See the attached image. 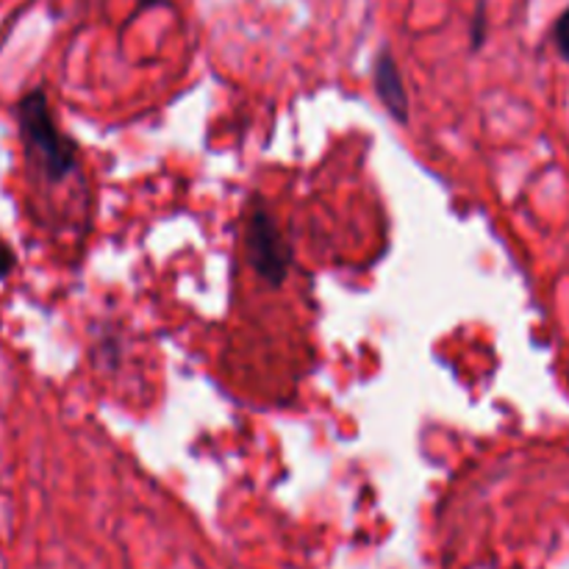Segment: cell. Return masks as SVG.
Instances as JSON below:
<instances>
[{
  "label": "cell",
  "instance_id": "3957f363",
  "mask_svg": "<svg viewBox=\"0 0 569 569\" xmlns=\"http://www.w3.org/2000/svg\"><path fill=\"white\" fill-rule=\"evenodd\" d=\"M372 87H376L378 100L383 109L395 117L398 122H409V92H406L403 76L389 50H381L372 64Z\"/></svg>",
  "mask_w": 569,
  "mask_h": 569
},
{
  "label": "cell",
  "instance_id": "277c9868",
  "mask_svg": "<svg viewBox=\"0 0 569 569\" xmlns=\"http://www.w3.org/2000/svg\"><path fill=\"white\" fill-rule=\"evenodd\" d=\"M550 39H553V48L556 53L569 64V6L556 17L553 22V31H550Z\"/></svg>",
  "mask_w": 569,
  "mask_h": 569
},
{
  "label": "cell",
  "instance_id": "52a82bcc",
  "mask_svg": "<svg viewBox=\"0 0 569 569\" xmlns=\"http://www.w3.org/2000/svg\"><path fill=\"white\" fill-rule=\"evenodd\" d=\"M139 3H142V6H159V3H164V0H139Z\"/></svg>",
  "mask_w": 569,
  "mask_h": 569
},
{
  "label": "cell",
  "instance_id": "6da1fadb",
  "mask_svg": "<svg viewBox=\"0 0 569 569\" xmlns=\"http://www.w3.org/2000/svg\"><path fill=\"white\" fill-rule=\"evenodd\" d=\"M17 122H20L22 142L28 153L39 164L48 181H64L70 172L78 170V144L56 126L44 89H31L17 103Z\"/></svg>",
  "mask_w": 569,
  "mask_h": 569
},
{
  "label": "cell",
  "instance_id": "7a4b0ae2",
  "mask_svg": "<svg viewBox=\"0 0 569 569\" xmlns=\"http://www.w3.org/2000/svg\"><path fill=\"white\" fill-rule=\"evenodd\" d=\"M244 253L261 281L281 287L292 267V248L261 198L253 200L244 222Z\"/></svg>",
  "mask_w": 569,
  "mask_h": 569
},
{
  "label": "cell",
  "instance_id": "5b68a950",
  "mask_svg": "<svg viewBox=\"0 0 569 569\" xmlns=\"http://www.w3.org/2000/svg\"><path fill=\"white\" fill-rule=\"evenodd\" d=\"M483 37H487V9L481 3L476 11V22H472V48H481Z\"/></svg>",
  "mask_w": 569,
  "mask_h": 569
},
{
  "label": "cell",
  "instance_id": "8992f818",
  "mask_svg": "<svg viewBox=\"0 0 569 569\" xmlns=\"http://www.w3.org/2000/svg\"><path fill=\"white\" fill-rule=\"evenodd\" d=\"M14 264H17L14 250H11L6 242H0V281H3L11 270H14Z\"/></svg>",
  "mask_w": 569,
  "mask_h": 569
}]
</instances>
